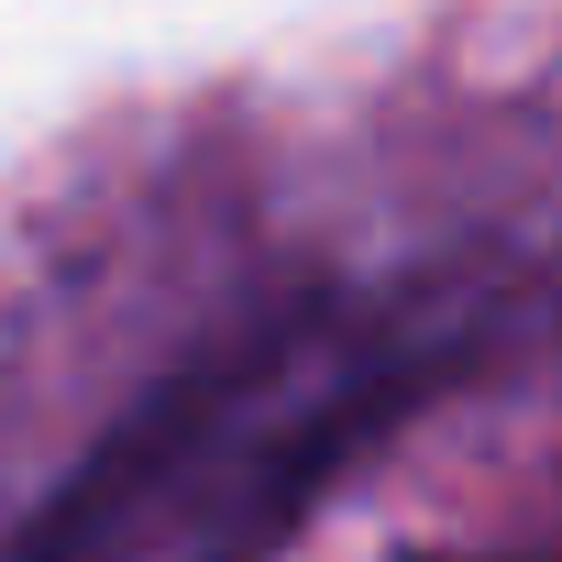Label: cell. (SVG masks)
I'll use <instances>...</instances> for the list:
<instances>
[{"mask_svg": "<svg viewBox=\"0 0 562 562\" xmlns=\"http://www.w3.org/2000/svg\"><path fill=\"white\" fill-rule=\"evenodd\" d=\"M265 364H276V331H265V342H232V353H210V364H188L177 386H155V397H144V408H133V419H122V430L34 507V529L12 540V562H89V551L111 540V518H133V507H144V496L232 419V397H243Z\"/></svg>", "mask_w": 562, "mask_h": 562, "instance_id": "cell-2", "label": "cell"}, {"mask_svg": "<svg viewBox=\"0 0 562 562\" xmlns=\"http://www.w3.org/2000/svg\"><path fill=\"white\" fill-rule=\"evenodd\" d=\"M430 375H441L430 353H397V364L342 375L331 397H310L299 419H276V430H265V452H243V463L221 474L210 540H199L188 562H265V551H288V529L310 518V496H321L342 463H364V452L419 408V386H430Z\"/></svg>", "mask_w": 562, "mask_h": 562, "instance_id": "cell-1", "label": "cell"}]
</instances>
